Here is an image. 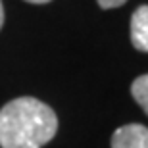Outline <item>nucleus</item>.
<instances>
[{"label": "nucleus", "mask_w": 148, "mask_h": 148, "mask_svg": "<svg viewBox=\"0 0 148 148\" xmlns=\"http://www.w3.org/2000/svg\"><path fill=\"white\" fill-rule=\"evenodd\" d=\"M58 131V117L44 102L23 96L0 110V146L42 148Z\"/></svg>", "instance_id": "nucleus-1"}, {"label": "nucleus", "mask_w": 148, "mask_h": 148, "mask_svg": "<svg viewBox=\"0 0 148 148\" xmlns=\"http://www.w3.org/2000/svg\"><path fill=\"white\" fill-rule=\"evenodd\" d=\"M112 148H148V127L129 123L112 135Z\"/></svg>", "instance_id": "nucleus-2"}, {"label": "nucleus", "mask_w": 148, "mask_h": 148, "mask_svg": "<svg viewBox=\"0 0 148 148\" xmlns=\"http://www.w3.org/2000/svg\"><path fill=\"white\" fill-rule=\"evenodd\" d=\"M131 42L140 52H148V6H138L131 17Z\"/></svg>", "instance_id": "nucleus-3"}, {"label": "nucleus", "mask_w": 148, "mask_h": 148, "mask_svg": "<svg viewBox=\"0 0 148 148\" xmlns=\"http://www.w3.org/2000/svg\"><path fill=\"white\" fill-rule=\"evenodd\" d=\"M131 94H133V98L138 102V106L144 110V114L148 115V73L137 77V79L133 81Z\"/></svg>", "instance_id": "nucleus-4"}, {"label": "nucleus", "mask_w": 148, "mask_h": 148, "mask_svg": "<svg viewBox=\"0 0 148 148\" xmlns=\"http://www.w3.org/2000/svg\"><path fill=\"white\" fill-rule=\"evenodd\" d=\"M98 2L100 8H104V10H110V8H119L127 2V0H96Z\"/></svg>", "instance_id": "nucleus-5"}, {"label": "nucleus", "mask_w": 148, "mask_h": 148, "mask_svg": "<svg viewBox=\"0 0 148 148\" xmlns=\"http://www.w3.org/2000/svg\"><path fill=\"white\" fill-rule=\"evenodd\" d=\"M4 25V6H2V0H0V29Z\"/></svg>", "instance_id": "nucleus-6"}, {"label": "nucleus", "mask_w": 148, "mask_h": 148, "mask_svg": "<svg viewBox=\"0 0 148 148\" xmlns=\"http://www.w3.org/2000/svg\"><path fill=\"white\" fill-rule=\"evenodd\" d=\"M25 2H31V4H46L50 0H25Z\"/></svg>", "instance_id": "nucleus-7"}]
</instances>
